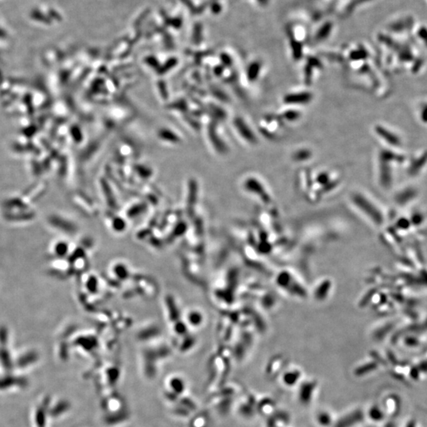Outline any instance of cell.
I'll return each instance as SVG.
<instances>
[{
	"instance_id": "7a4b0ae2",
	"label": "cell",
	"mask_w": 427,
	"mask_h": 427,
	"mask_svg": "<svg viewBox=\"0 0 427 427\" xmlns=\"http://www.w3.org/2000/svg\"><path fill=\"white\" fill-rule=\"evenodd\" d=\"M235 124H236V127H237L239 134L241 135L243 139H246L252 144L256 143V135L253 133L251 128H249V125H246V122L243 119H237Z\"/></svg>"
},
{
	"instance_id": "6da1fadb",
	"label": "cell",
	"mask_w": 427,
	"mask_h": 427,
	"mask_svg": "<svg viewBox=\"0 0 427 427\" xmlns=\"http://www.w3.org/2000/svg\"><path fill=\"white\" fill-rule=\"evenodd\" d=\"M312 100V95L309 92L292 93L287 95L284 98V103L291 104H306L309 103Z\"/></svg>"
}]
</instances>
